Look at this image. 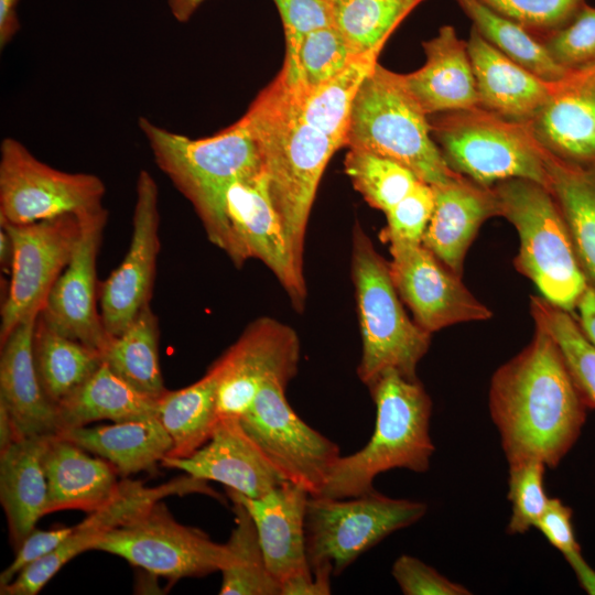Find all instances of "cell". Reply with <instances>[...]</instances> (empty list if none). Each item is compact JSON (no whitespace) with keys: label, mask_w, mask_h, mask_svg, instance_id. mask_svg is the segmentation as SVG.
<instances>
[{"label":"cell","mask_w":595,"mask_h":595,"mask_svg":"<svg viewBox=\"0 0 595 595\" xmlns=\"http://www.w3.org/2000/svg\"><path fill=\"white\" fill-rule=\"evenodd\" d=\"M19 0H0V47L3 48L17 34L20 22L17 14Z\"/></svg>","instance_id":"52"},{"label":"cell","mask_w":595,"mask_h":595,"mask_svg":"<svg viewBox=\"0 0 595 595\" xmlns=\"http://www.w3.org/2000/svg\"><path fill=\"white\" fill-rule=\"evenodd\" d=\"M473 28L507 57L553 83L569 72L549 55L542 42L521 25L494 12L479 0H455Z\"/></svg>","instance_id":"38"},{"label":"cell","mask_w":595,"mask_h":595,"mask_svg":"<svg viewBox=\"0 0 595 595\" xmlns=\"http://www.w3.org/2000/svg\"><path fill=\"white\" fill-rule=\"evenodd\" d=\"M93 550L120 556L172 582L220 571L227 553L225 544L176 521L163 500L111 530Z\"/></svg>","instance_id":"11"},{"label":"cell","mask_w":595,"mask_h":595,"mask_svg":"<svg viewBox=\"0 0 595 595\" xmlns=\"http://www.w3.org/2000/svg\"><path fill=\"white\" fill-rule=\"evenodd\" d=\"M344 165L356 191L385 214L421 181L399 162L367 151L349 149Z\"/></svg>","instance_id":"40"},{"label":"cell","mask_w":595,"mask_h":595,"mask_svg":"<svg viewBox=\"0 0 595 595\" xmlns=\"http://www.w3.org/2000/svg\"><path fill=\"white\" fill-rule=\"evenodd\" d=\"M229 232L227 256L241 267L248 259L261 260L285 290L295 310L306 301V283L291 253L282 221L271 201L264 172L232 182L223 199Z\"/></svg>","instance_id":"14"},{"label":"cell","mask_w":595,"mask_h":595,"mask_svg":"<svg viewBox=\"0 0 595 595\" xmlns=\"http://www.w3.org/2000/svg\"><path fill=\"white\" fill-rule=\"evenodd\" d=\"M37 317L24 318L1 344L0 402L9 411L19 439L60 433L56 405L46 396L34 361Z\"/></svg>","instance_id":"25"},{"label":"cell","mask_w":595,"mask_h":595,"mask_svg":"<svg viewBox=\"0 0 595 595\" xmlns=\"http://www.w3.org/2000/svg\"><path fill=\"white\" fill-rule=\"evenodd\" d=\"M394 288L415 323L433 334L445 327L487 321L493 312L422 242L391 241Z\"/></svg>","instance_id":"16"},{"label":"cell","mask_w":595,"mask_h":595,"mask_svg":"<svg viewBox=\"0 0 595 595\" xmlns=\"http://www.w3.org/2000/svg\"><path fill=\"white\" fill-rule=\"evenodd\" d=\"M575 316L584 334L595 346V290L589 285L577 304Z\"/></svg>","instance_id":"51"},{"label":"cell","mask_w":595,"mask_h":595,"mask_svg":"<svg viewBox=\"0 0 595 595\" xmlns=\"http://www.w3.org/2000/svg\"><path fill=\"white\" fill-rule=\"evenodd\" d=\"M345 145L392 159L430 185L459 175L444 160L429 116L403 87L399 74L379 63L356 96Z\"/></svg>","instance_id":"6"},{"label":"cell","mask_w":595,"mask_h":595,"mask_svg":"<svg viewBox=\"0 0 595 595\" xmlns=\"http://www.w3.org/2000/svg\"><path fill=\"white\" fill-rule=\"evenodd\" d=\"M332 569L327 565L312 569V573L285 581L280 595H328L332 593Z\"/></svg>","instance_id":"50"},{"label":"cell","mask_w":595,"mask_h":595,"mask_svg":"<svg viewBox=\"0 0 595 595\" xmlns=\"http://www.w3.org/2000/svg\"><path fill=\"white\" fill-rule=\"evenodd\" d=\"M572 517V509L561 499L550 498L545 511L534 528L563 554L581 583L594 572V569L582 555Z\"/></svg>","instance_id":"47"},{"label":"cell","mask_w":595,"mask_h":595,"mask_svg":"<svg viewBox=\"0 0 595 595\" xmlns=\"http://www.w3.org/2000/svg\"><path fill=\"white\" fill-rule=\"evenodd\" d=\"M159 322L150 304L118 336H112L102 360L118 377L152 398L166 392L159 363Z\"/></svg>","instance_id":"35"},{"label":"cell","mask_w":595,"mask_h":595,"mask_svg":"<svg viewBox=\"0 0 595 595\" xmlns=\"http://www.w3.org/2000/svg\"><path fill=\"white\" fill-rule=\"evenodd\" d=\"M258 141L269 194L296 266L303 270L307 220L335 141L307 125L280 75L245 113Z\"/></svg>","instance_id":"2"},{"label":"cell","mask_w":595,"mask_h":595,"mask_svg":"<svg viewBox=\"0 0 595 595\" xmlns=\"http://www.w3.org/2000/svg\"><path fill=\"white\" fill-rule=\"evenodd\" d=\"M429 118L432 137L454 172L484 186L508 178L549 186L541 148L528 123L509 121L479 107Z\"/></svg>","instance_id":"8"},{"label":"cell","mask_w":595,"mask_h":595,"mask_svg":"<svg viewBox=\"0 0 595 595\" xmlns=\"http://www.w3.org/2000/svg\"><path fill=\"white\" fill-rule=\"evenodd\" d=\"M467 48L476 79L478 107L509 121L530 123L549 100L552 83L507 57L474 28Z\"/></svg>","instance_id":"26"},{"label":"cell","mask_w":595,"mask_h":595,"mask_svg":"<svg viewBox=\"0 0 595 595\" xmlns=\"http://www.w3.org/2000/svg\"><path fill=\"white\" fill-rule=\"evenodd\" d=\"M545 468V464L539 459L509 463L508 499L511 516L507 526L508 533L529 531L545 511L550 499L544 489Z\"/></svg>","instance_id":"42"},{"label":"cell","mask_w":595,"mask_h":595,"mask_svg":"<svg viewBox=\"0 0 595 595\" xmlns=\"http://www.w3.org/2000/svg\"><path fill=\"white\" fill-rule=\"evenodd\" d=\"M82 230L74 253L55 281L42 320L55 332L101 354L110 336L97 309V256L108 218L106 208L80 216Z\"/></svg>","instance_id":"19"},{"label":"cell","mask_w":595,"mask_h":595,"mask_svg":"<svg viewBox=\"0 0 595 595\" xmlns=\"http://www.w3.org/2000/svg\"><path fill=\"white\" fill-rule=\"evenodd\" d=\"M43 466L48 489L46 515L69 509L89 513L109 501L120 486L109 462L60 434L48 437Z\"/></svg>","instance_id":"27"},{"label":"cell","mask_w":595,"mask_h":595,"mask_svg":"<svg viewBox=\"0 0 595 595\" xmlns=\"http://www.w3.org/2000/svg\"><path fill=\"white\" fill-rule=\"evenodd\" d=\"M161 465L220 483L248 498H259L286 482L236 418L219 419L202 447L186 457H164Z\"/></svg>","instance_id":"20"},{"label":"cell","mask_w":595,"mask_h":595,"mask_svg":"<svg viewBox=\"0 0 595 595\" xmlns=\"http://www.w3.org/2000/svg\"><path fill=\"white\" fill-rule=\"evenodd\" d=\"M540 148L548 188L560 207L587 284L595 290V165L570 162Z\"/></svg>","instance_id":"30"},{"label":"cell","mask_w":595,"mask_h":595,"mask_svg":"<svg viewBox=\"0 0 595 595\" xmlns=\"http://www.w3.org/2000/svg\"><path fill=\"white\" fill-rule=\"evenodd\" d=\"M381 50L354 55L347 66L327 82L304 91L290 89L301 118L342 148L356 96L378 64Z\"/></svg>","instance_id":"33"},{"label":"cell","mask_w":595,"mask_h":595,"mask_svg":"<svg viewBox=\"0 0 595 595\" xmlns=\"http://www.w3.org/2000/svg\"><path fill=\"white\" fill-rule=\"evenodd\" d=\"M138 125L160 170L192 203L208 239L227 253L230 242L224 194L232 182L263 172L259 144L245 115L202 139L173 132L145 117L139 118Z\"/></svg>","instance_id":"3"},{"label":"cell","mask_w":595,"mask_h":595,"mask_svg":"<svg viewBox=\"0 0 595 595\" xmlns=\"http://www.w3.org/2000/svg\"><path fill=\"white\" fill-rule=\"evenodd\" d=\"M73 527L34 529L15 550L13 561L0 573V587L11 583L23 570L51 554L72 533Z\"/></svg>","instance_id":"49"},{"label":"cell","mask_w":595,"mask_h":595,"mask_svg":"<svg viewBox=\"0 0 595 595\" xmlns=\"http://www.w3.org/2000/svg\"><path fill=\"white\" fill-rule=\"evenodd\" d=\"M530 314L534 325L556 343L585 403L595 410V346L584 334L575 314L540 295H531Z\"/></svg>","instance_id":"39"},{"label":"cell","mask_w":595,"mask_h":595,"mask_svg":"<svg viewBox=\"0 0 595 595\" xmlns=\"http://www.w3.org/2000/svg\"><path fill=\"white\" fill-rule=\"evenodd\" d=\"M434 208L432 185H416L387 213V226L381 231L385 241L422 242Z\"/></svg>","instance_id":"45"},{"label":"cell","mask_w":595,"mask_h":595,"mask_svg":"<svg viewBox=\"0 0 595 595\" xmlns=\"http://www.w3.org/2000/svg\"><path fill=\"white\" fill-rule=\"evenodd\" d=\"M540 41L551 58L567 71L595 62V8L585 3L567 24Z\"/></svg>","instance_id":"44"},{"label":"cell","mask_w":595,"mask_h":595,"mask_svg":"<svg viewBox=\"0 0 595 595\" xmlns=\"http://www.w3.org/2000/svg\"><path fill=\"white\" fill-rule=\"evenodd\" d=\"M285 388L279 380L266 381L239 420L284 480L316 496L340 456L339 447L293 411Z\"/></svg>","instance_id":"12"},{"label":"cell","mask_w":595,"mask_h":595,"mask_svg":"<svg viewBox=\"0 0 595 595\" xmlns=\"http://www.w3.org/2000/svg\"><path fill=\"white\" fill-rule=\"evenodd\" d=\"M13 247L9 232L0 225V264L2 271L10 272Z\"/></svg>","instance_id":"55"},{"label":"cell","mask_w":595,"mask_h":595,"mask_svg":"<svg viewBox=\"0 0 595 595\" xmlns=\"http://www.w3.org/2000/svg\"><path fill=\"white\" fill-rule=\"evenodd\" d=\"M192 493L219 497L205 480L186 475L155 487L141 480L122 478L115 496L73 527L68 538L51 554L23 570L11 583L0 587L1 595H35L72 559L94 545L153 504L173 495Z\"/></svg>","instance_id":"17"},{"label":"cell","mask_w":595,"mask_h":595,"mask_svg":"<svg viewBox=\"0 0 595 595\" xmlns=\"http://www.w3.org/2000/svg\"><path fill=\"white\" fill-rule=\"evenodd\" d=\"M230 500L240 501L251 516L268 569L281 585L312 573L305 542L309 497L303 487L283 482L259 498L245 497L229 488Z\"/></svg>","instance_id":"22"},{"label":"cell","mask_w":595,"mask_h":595,"mask_svg":"<svg viewBox=\"0 0 595 595\" xmlns=\"http://www.w3.org/2000/svg\"><path fill=\"white\" fill-rule=\"evenodd\" d=\"M354 55L333 25L309 33L303 40L293 69L280 76L295 91L312 89L342 72Z\"/></svg>","instance_id":"41"},{"label":"cell","mask_w":595,"mask_h":595,"mask_svg":"<svg viewBox=\"0 0 595 595\" xmlns=\"http://www.w3.org/2000/svg\"><path fill=\"white\" fill-rule=\"evenodd\" d=\"M106 187L90 173H71L39 160L19 140L0 145V221L31 224L61 215L100 210Z\"/></svg>","instance_id":"10"},{"label":"cell","mask_w":595,"mask_h":595,"mask_svg":"<svg viewBox=\"0 0 595 595\" xmlns=\"http://www.w3.org/2000/svg\"><path fill=\"white\" fill-rule=\"evenodd\" d=\"M156 408L158 399L136 390L105 363L56 405L60 433L101 420L125 422L153 418Z\"/></svg>","instance_id":"31"},{"label":"cell","mask_w":595,"mask_h":595,"mask_svg":"<svg viewBox=\"0 0 595 595\" xmlns=\"http://www.w3.org/2000/svg\"><path fill=\"white\" fill-rule=\"evenodd\" d=\"M368 388L377 410L374 433L363 448L339 456L316 496H359L374 490V479L383 472L430 468L435 451L430 435L432 400L422 383L390 369Z\"/></svg>","instance_id":"4"},{"label":"cell","mask_w":595,"mask_h":595,"mask_svg":"<svg viewBox=\"0 0 595 595\" xmlns=\"http://www.w3.org/2000/svg\"><path fill=\"white\" fill-rule=\"evenodd\" d=\"M280 13L286 42V56L282 68H294L305 36L318 29L333 25L327 0H274Z\"/></svg>","instance_id":"46"},{"label":"cell","mask_w":595,"mask_h":595,"mask_svg":"<svg viewBox=\"0 0 595 595\" xmlns=\"http://www.w3.org/2000/svg\"><path fill=\"white\" fill-rule=\"evenodd\" d=\"M205 0H166L170 13L180 23L187 22Z\"/></svg>","instance_id":"53"},{"label":"cell","mask_w":595,"mask_h":595,"mask_svg":"<svg viewBox=\"0 0 595 595\" xmlns=\"http://www.w3.org/2000/svg\"><path fill=\"white\" fill-rule=\"evenodd\" d=\"M351 275L363 338L359 379L368 387L390 369L416 379L418 364L430 348L432 334L407 315L389 262L358 227L353 234Z\"/></svg>","instance_id":"7"},{"label":"cell","mask_w":595,"mask_h":595,"mask_svg":"<svg viewBox=\"0 0 595 595\" xmlns=\"http://www.w3.org/2000/svg\"><path fill=\"white\" fill-rule=\"evenodd\" d=\"M528 125L547 151L595 165V62L553 82L549 100Z\"/></svg>","instance_id":"21"},{"label":"cell","mask_w":595,"mask_h":595,"mask_svg":"<svg viewBox=\"0 0 595 595\" xmlns=\"http://www.w3.org/2000/svg\"><path fill=\"white\" fill-rule=\"evenodd\" d=\"M60 435L109 462L121 478L155 470L172 448V440L158 416L85 425Z\"/></svg>","instance_id":"29"},{"label":"cell","mask_w":595,"mask_h":595,"mask_svg":"<svg viewBox=\"0 0 595 595\" xmlns=\"http://www.w3.org/2000/svg\"><path fill=\"white\" fill-rule=\"evenodd\" d=\"M159 223L158 184L147 170H142L136 183L133 229L128 251L100 285V315L110 336L120 335L150 304L160 249Z\"/></svg>","instance_id":"18"},{"label":"cell","mask_w":595,"mask_h":595,"mask_svg":"<svg viewBox=\"0 0 595 595\" xmlns=\"http://www.w3.org/2000/svg\"><path fill=\"white\" fill-rule=\"evenodd\" d=\"M424 0H328L333 26L353 55L382 50L400 23Z\"/></svg>","instance_id":"37"},{"label":"cell","mask_w":595,"mask_h":595,"mask_svg":"<svg viewBox=\"0 0 595 595\" xmlns=\"http://www.w3.org/2000/svg\"><path fill=\"white\" fill-rule=\"evenodd\" d=\"M328 1V0H327Z\"/></svg>","instance_id":"56"},{"label":"cell","mask_w":595,"mask_h":595,"mask_svg":"<svg viewBox=\"0 0 595 595\" xmlns=\"http://www.w3.org/2000/svg\"><path fill=\"white\" fill-rule=\"evenodd\" d=\"M421 501L385 496L375 489L359 496H310L305 512L306 553L311 567L327 565L340 574L358 556L392 532L419 521Z\"/></svg>","instance_id":"9"},{"label":"cell","mask_w":595,"mask_h":595,"mask_svg":"<svg viewBox=\"0 0 595 595\" xmlns=\"http://www.w3.org/2000/svg\"><path fill=\"white\" fill-rule=\"evenodd\" d=\"M432 188L434 208L422 245L462 277L466 253L480 226L500 216L498 196L494 186L480 185L461 174Z\"/></svg>","instance_id":"23"},{"label":"cell","mask_w":595,"mask_h":595,"mask_svg":"<svg viewBox=\"0 0 595 595\" xmlns=\"http://www.w3.org/2000/svg\"><path fill=\"white\" fill-rule=\"evenodd\" d=\"M217 385L218 374L210 365L197 381L178 390H166L158 398L156 416L172 440L165 457H186L210 439L219 420Z\"/></svg>","instance_id":"32"},{"label":"cell","mask_w":595,"mask_h":595,"mask_svg":"<svg viewBox=\"0 0 595 595\" xmlns=\"http://www.w3.org/2000/svg\"><path fill=\"white\" fill-rule=\"evenodd\" d=\"M50 436L23 437L0 452V501L14 550L46 515L43 454Z\"/></svg>","instance_id":"28"},{"label":"cell","mask_w":595,"mask_h":595,"mask_svg":"<svg viewBox=\"0 0 595 595\" xmlns=\"http://www.w3.org/2000/svg\"><path fill=\"white\" fill-rule=\"evenodd\" d=\"M494 12L521 25L536 37L545 35L567 24L584 0H479Z\"/></svg>","instance_id":"43"},{"label":"cell","mask_w":595,"mask_h":595,"mask_svg":"<svg viewBox=\"0 0 595 595\" xmlns=\"http://www.w3.org/2000/svg\"><path fill=\"white\" fill-rule=\"evenodd\" d=\"M423 66L399 74L407 91L429 117L478 107L476 79L467 41L452 25H443L435 36L422 42Z\"/></svg>","instance_id":"24"},{"label":"cell","mask_w":595,"mask_h":595,"mask_svg":"<svg viewBox=\"0 0 595 595\" xmlns=\"http://www.w3.org/2000/svg\"><path fill=\"white\" fill-rule=\"evenodd\" d=\"M231 502L235 527L225 543L219 594L280 595V585L268 569L251 516L240 501Z\"/></svg>","instance_id":"36"},{"label":"cell","mask_w":595,"mask_h":595,"mask_svg":"<svg viewBox=\"0 0 595 595\" xmlns=\"http://www.w3.org/2000/svg\"><path fill=\"white\" fill-rule=\"evenodd\" d=\"M585 403L553 338L534 325L530 343L493 375L489 411L509 463L555 468L581 435Z\"/></svg>","instance_id":"1"},{"label":"cell","mask_w":595,"mask_h":595,"mask_svg":"<svg viewBox=\"0 0 595 595\" xmlns=\"http://www.w3.org/2000/svg\"><path fill=\"white\" fill-rule=\"evenodd\" d=\"M493 186L499 199L500 216L518 234L516 270L528 278L549 303L575 314L588 284L552 193L527 178H508Z\"/></svg>","instance_id":"5"},{"label":"cell","mask_w":595,"mask_h":595,"mask_svg":"<svg viewBox=\"0 0 595 595\" xmlns=\"http://www.w3.org/2000/svg\"><path fill=\"white\" fill-rule=\"evenodd\" d=\"M20 440L6 405L0 402V452Z\"/></svg>","instance_id":"54"},{"label":"cell","mask_w":595,"mask_h":595,"mask_svg":"<svg viewBox=\"0 0 595 595\" xmlns=\"http://www.w3.org/2000/svg\"><path fill=\"white\" fill-rule=\"evenodd\" d=\"M392 576L405 595H468L470 592L415 556L402 554L392 565Z\"/></svg>","instance_id":"48"},{"label":"cell","mask_w":595,"mask_h":595,"mask_svg":"<svg viewBox=\"0 0 595 595\" xmlns=\"http://www.w3.org/2000/svg\"><path fill=\"white\" fill-rule=\"evenodd\" d=\"M13 247L11 279L1 306L0 344L19 323L37 316L78 242L82 223L74 214L23 225L0 221Z\"/></svg>","instance_id":"13"},{"label":"cell","mask_w":595,"mask_h":595,"mask_svg":"<svg viewBox=\"0 0 595 595\" xmlns=\"http://www.w3.org/2000/svg\"><path fill=\"white\" fill-rule=\"evenodd\" d=\"M33 353L41 385L57 405L102 365V354L52 329L39 315L33 336Z\"/></svg>","instance_id":"34"},{"label":"cell","mask_w":595,"mask_h":595,"mask_svg":"<svg viewBox=\"0 0 595 595\" xmlns=\"http://www.w3.org/2000/svg\"><path fill=\"white\" fill-rule=\"evenodd\" d=\"M300 342L295 331L271 317H259L212 365L218 374L219 419H239L268 380L288 386L296 375Z\"/></svg>","instance_id":"15"}]
</instances>
